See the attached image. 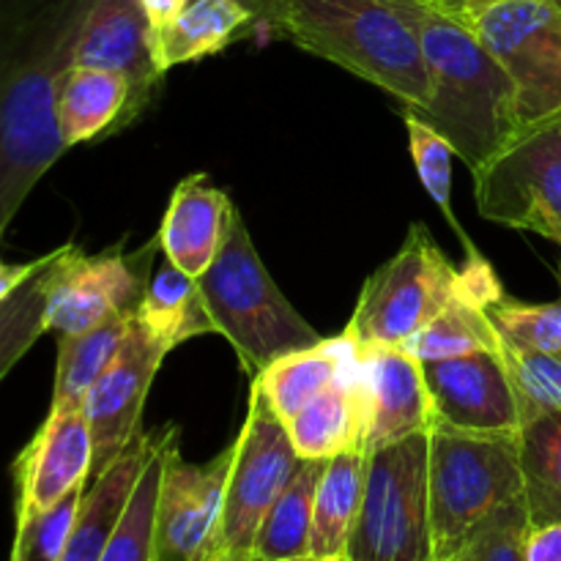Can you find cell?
<instances>
[{"instance_id": "cell-1", "label": "cell", "mask_w": 561, "mask_h": 561, "mask_svg": "<svg viewBox=\"0 0 561 561\" xmlns=\"http://www.w3.org/2000/svg\"><path fill=\"white\" fill-rule=\"evenodd\" d=\"M389 3L414 31L431 80V102L411 113L436 126L477 173L520 129L515 82L469 25L420 0Z\"/></svg>"}, {"instance_id": "cell-2", "label": "cell", "mask_w": 561, "mask_h": 561, "mask_svg": "<svg viewBox=\"0 0 561 561\" xmlns=\"http://www.w3.org/2000/svg\"><path fill=\"white\" fill-rule=\"evenodd\" d=\"M257 25L383 88L405 110L431 102L420 42L389 0H263Z\"/></svg>"}, {"instance_id": "cell-3", "label": "cell", "mask_w": 561, "mask_h": 561, "mask_svg": "<svg viewBox=\"0 0 561 561\" xmlns=\"http://www.w3.org/2000/svg\"><path fill=\"white\" fill-rule=\"evenodd\" d=\"M197 288L214 332L233 345L241 370L250 376L323 340L277 288L236 206L219 255L197 277Z\"/></svg>"}, {"instance_id": "cell-4", "label": "cell", "mask_w": 561, "mask_h": 561, "mask_svg": "<svg viewBox=\"0 0 561 561\" xmlns=\"http://www.w3.org/2000/svg\"><path fill=\"white\" fill-rule=\"evenodd\" d=\"M524 499L518 436L431 427L433 561H455L488 520Z\"/></svg>"}, {"instance_id": "cell-5", "label": "cell", "mask_w": 561, "mask_h": 561, "mask_svg": "<svg viewBox=\"0 0 561 561\" xmlns=\"http://www.w3.org/2000/svg\"><path fill=\"white\" fill-rule=\"evenodd\" d=\"M348 561H433L431 431L367 455L365 499Z\"/></svg>"}, {"instance_id": "cell-6", "label": "cell", "mask_w": 561, "mask_h": 561, "mask_svg": "<svg viewBox=\"0 0 561 561\" xmlns=\"http://www.w3.org/2000/svg\"><path fill=\"white\" fill-rule=\"evenodd\" d=\"M469 285V268H455L422 222L403 247L367 277L345 337L356 345H405Z\"/></svg>"}, {"instance_id": "cell-7", "label": "cell", "mask_w": 561, "mask_h": 561, "mask_svg": "<svg viewBox=\"0 0 561 561\" xmlns=\"http://www.w3.org/2000/svg\"><path fill=\"white\" fill-rule=\"evenodd\" d=\"M474 175L477 211L561 247V110L526 124Z\"/></svg>"}, {"instance_id": "cell-8", "label": "cell", "mask_w": 561, "mask_h": 561, "mask_svg": "<svg viewBox=\"0 0 561 561\" xmlns=\"http://www.w3.org/2000/svg\"><path fill=\"white\" fill-rule=\"evenodd\" d=\"M236 455L225 491L219 553L252 557L257 529L279 493L288 488L301 458L294 447L288 425L274 414L261 389L252 387L244 427L233 442Z\"/></svg>"}, {"instance_id": "cell-9", "label": "cell", "mask_w": 561, "mask_h": 561, "mask_svg": "<svg viewBox=\"0 0 561 561\" xmlns=\"http://www.w3.org/2000/svg\"><path fill=\"white\" fill-rule=\"evenodd\" d=\"M504 66L520 126L561 110V0H507L463 20Z\"/></svg>"}, {"instance_id": "cell-10", "label": "cell", "mask_w": 561, "mask_h": 561, "mask_svg": "<svg viewBox=\"0 0 561 561\" xmlns=\"http://www.w3.org/2000/svg\"><path fill=\"white\" fill-rule=\"evenodd\" d=\"M159 250V236L135 255H124V241L99 255H85L75 244L60 247L49 285L47 327L80 334L118 312H137Z\"/></svg>"}, {"instance_id": "cell-11", "label": "cell", "mask_w": 561, "mask_h": 561, "mask_svg": "<svg viewBox=\"0 0 561 561\" xmlns=\"http://www.w3.org/2000/svg\"><path fill=\"white\" fill-rule=\"evenodd\" d=\"M236 447L208 463L181 458L179 438L170 444L153 513L151 561H208L217 557L225 491Z\"/></svg>"}, {"instance_id": "cell-12", "label": "cell", "mask_w": 561, "mask_h": 561, "mask_svg": "<svg viewBox=\"0 0 561 561\" xmlns=\"http://www.w3.org/2000/svg\"><path fill=\"white\" fill-rule=\"evenodd\" d=\"M422 367L438 425L485 436H518L524 414L502 351L422 362Z\"/></svg>"}, {"instance_id": "cell-13", "label": "cell", "mask_w": 561, "mask_h": 561, "mask_svg": "<svg viewBox=\"0 0 561 561\" xmlns=\"http://www.w3.org/2000/svg\"><path fill=\"white\" fill-rule=\"evenodd\" d=\"M168 354V345L153 337L135 316L118 356L99 376L82 405L93 433L91 480H96L113 460H118L140 433L148 389Z\"/></svg>"}, {"instance_id": "cell-14", "label": "cell", "mask_w": 561, "mask_h": 561, "mask_svg": "<svg viewBox=\"0 0 561 561\" xmlns=\"http://www.w3.org/2000/svg\"><path fill=\"white\" fill-rule=\"evenodd\" d=\"M91 471L93 433L85 411H49L33 442L16 458V524H25L71 491L85 488Z\"/></svg>"}, {"instance_id": "cell-15", "label": "cell", "mask_w": 561, "mask_h": 561, "mask_svg": "<svg viewBox=\"0 0 561 561\" xmlns=\"http://www.w3.org/2000/svg\"><path fill=\"white\" fill-rule=\"evenodd\" d=\"M75 66L118 71L129 80L131 102L124 126L151 104L162 71L153 64L151 22L140 0H93L75 49Z\"/></svg>"}, {"instance_id": "cell-16", "label": "cell", "mask_w": 561, "mask_h": 561, "mask_svg": "<svg viewBox=\"0 0 561 561\" xmlns=\"http://www.w3.org/2000/svg\"><path fill=\"white\" fill-rule=\"evenodd\" d=\"M356 351L367 389V449L431 431L436 416L422 362L403 345H356Z\"/></svg>"}, {"instance_id": "cell-17", "label": "cell", "mask_w": 561, "mask_h": 561, "mask_svg": "<svg viewBox=\"0 0 561 561\" xmlns=\"http://www.w3.org/2000/svg\"><path fill=\"white\" fill-rule=\"evenodd\" d=\"M233 203L222 190L208 184L206 175H190L173 190L170 206L159 228L162 255L186 272L201 277L219 255Z\"/></svg>"}, {"instance_id": "cell-18", "label": "cell", "mask_w": 561, "mask_h": 561, "mask_svg": "<svg viewBox=\"0 0 561 561\" xmlns=\"http://www.w3.org/2000/svg\"><path fill=\"white\" fill-rule=\"evenodd\" d=\"M288 431L301 460H332L351 447L367 449V389L356 345L337 381L307 403Z\"/></svg>"}, {"instance_id": "cell-19", "label": "cell", "mask_w": 561, "mask_h": 561, "mask_svg": "<svg viewBox=\"0 0 561 561\" xmlns=\"http://www.w3.org/2000/svg\"><path fill=\"white\" fill-rule=\"evenodd\" d=\"M157 444L159 436L140 431L135 442L121 453V458L113 460L96 480H91L85 496H82L77 526L60 561H102L148 460L157 453Z\"/></svg>"}, {"instance_id": "cell-20", "label": "cell", "mask_w": 561, "mask_h": 561, "mask_svg": "<svg viewBox=\"0 0 561 561\" xmlns=\"http://www.w3.org/2000/svg\"><path fill=\"white\" fill-rule=\"evenodd\" d=\"M252 25H257L255 11L241 0H192L179 20L151 31L153 64L164 75L173 66L217 55Z\"/></svg>"}, {"instance_id": "cell-21", "label": "cell", "mask_w": 561, "mask_h": 561, "mask_svg": "<svg viewBox=\"0 0 561 561\" xmlns=\"http://www.w3.org/2000/svg\"><path fill=\"white\" fill-rule=\"evenodd\" d=\"M58 250L38 261L0 268V378L47 332L49 285Z\"/></svg>"}, {"instance_id": "cell-22", "label": "cell", "mask_w": 561, "mask_h": 561, "mask_svg": "<svg viewBox=\"0 0 561 561\" xmlns=\"http://www.w3.org/2000/svg\"><path fill=\"white\" fill-rule=\"evenodd\" d=\"M131 85L124 75L71 66L58 91V126L69 148L124 126Z\"/></svg>"}, {"instance_id": "cell-23", "label": "cell", "mask_w": 561, "mask_h": 561, "mask_svg": "<svg viewBox=\"0 0 561 561\" xmlns=\"http://www.w3.org/2000/svg\"><path fill=\"white\" fill-rule=\"evenodd\" d=\"M354 354V343L345 334L334 340H321L318 345L283 356L266 370L257 373L252 387L261 389L274 414L288 425L307 403L327 392Z\"/></svg>"}, {"instance_id": "cell-24", "label": "cell", "mask_w": 561, "mask_h": 561, "mask_svg": "<svg viewBox=\"0 0 561 561\" xmlns=\"http://www.w3.org/2000/svg\"><path fill=\"white\" fill-rule=\"evenodd\" d=\"M367 455L370 449L351 447L327 463L316 493L310 553L316 559H337L348 553L351 535L365 499Z\"/></svg>"}, {"instance_id": "cell-25", "label": "cell", "mask_w": 561, "mask_h": 561, "mask_svg": "<svg viewBox=\"0 0 561 561\" xmlns=\"http://www.w3.org/2000/svg\"><path fill=\"white\" fill-rule=\"evenodd\" d=\"M137 312H118L80 334H60L58 370H55L49 411H77L110 362L118 356Z\"/></svg>"}, {"instance_id": "cell-26", "label": "cell", "mask_w": 561, "mask_h": 561, "mask_svg": "<svg viewBox=\"0 0 561 561\" xmlns=\"http://www.w3.org/2000/svg\"><path fill=\"white\" fill-rule=\"evenodd\" d=\"M137 321L170 351L197 334H214V321L206 310L197 279L162 257L151 274L137 305Z\"/></svg>"}, {"instance_id": "cell-27", "label": "cell", "mask_w": 561, "mask_h": 561, "mask_svg": "<svg viewBox=\"0 0 561 561\" xmlns=\"http://www.w3.org/2000/svg\"><path fill=\"white\" fill-rule=\"evenodd\" d=\"M329 460H301L294 480L288 482L274 507L257 529L252 557L255 559H305L312 557V515H316V493Z\"/></svg>"}, {"instance_id": "cell-28", "label": "cell", "mask_w": 561, "mask_h": 561, "mask_svg": "<svg viewBox=\"0 0 561 561\" xmlns=\"http://www.w3.org/2000/svg\"><path fill=\"white\" fill-rule=\"evenodd\" d=\"M518 442L531 529L561 524V409L526 420Z\"/></svg>"}, {"instance_id": "cell-29", "label": "cell", "mask_w": 561, "mask_h": 561, "mask_svg": "<svg viewBox=\"0 0 561 561\" xmlns=\"http://www.w3.org/2000/svg\"><path fill=\"white\" fill-rule=\"evenodd\" d=\"M175 438H179V431H173V427L159 436L157 453L148 460L146 471H142L140 482H137L135 493H131L129 504H126L124 518H121L102 561H151L153 513H157L164 458H168V449Z\"/></svg>"}, {"instance_id": "cell-30", "label": "cell", "mask_w": 561, "mask_h": 561, "mask_svg": "<svg viewBox=\"0 0 561 561\" xmlns=\"http://www.w3.org/2000/svg\"><path fill=\"white\" fill-rule=\"evenodd\" d=\"M403 118H405V129H409L411 159H414L416 173H420L427 195H431L433 203L442 208L444 219H447L449 228L455 230V236L463 241L466 255L469 257L482 255V252H477L474 241L466 236L463 225L455 219V211H453V153H455L453 142H449L436 126L422 121L420 115H414L411 110H405Z\"/></svg>"}, {"instance_id": "cell-31", "label": "cell", "mask_w": 561, "mask_h": 561, "mask_svg": "<svg viewBox=\"0 0 561 561\" xmlns=\"http://www.w3.org/2000/svg\"><path fill=\"white\" fill-rule=\"evenodd\" d=\"M559 299L546 305H524L510 299L507 294L499 296L491 305V318L499 334L507 345L524 351H546L557 354L561 351V263L557 266Z\"/></svg>"}, {"instance_id": "cell-32", "label": "cell", "mask_w": 561, "mask_h": 561, "mask_svg": "<svg viewBox=\"0 0 561 561\" xmlns=\"http://www.w3.org/2000/svg\"><path fill=\"white\" fill-rule=\"evenodd\" d=\"M88 488V485H85ZM85 488H77L69 496L60 499L44 513L33 515L25 524H16L14 553L11 561H60L66 553V546L71 540V531L77 526L82 496Z\"/></svg>"}, {"instance_id": "cell-33", "label": "cell", "mask_w": 561, "mask_h": 561, "mask_svg": "<svg viewBox=\"0 0 561 561\" xmlns=\"http://www.w3.org/2000/svg\"><path fill=\"white\" fill-rule=\"evenodd\" d=\"M504 362L513 373L524 422L546 411L561 409V351H524L504 343Z\"/></svg>"}, {"instance_id": "cell-34", "label": "cell", "mask_w": 561, "mask_h": 561, "mask_svg": "<svg viewBox=\"0 0 561 561\" xmlns=\"http://www.w3.org/2000/svg\"><path fill=\"white\" fill-rule=\"evenodd\" d=\"M531 518L524 502L502 510L463 546L455 561H526Z\"/></svg>"}, {"instance_id": "cell-35", "label": "cell", "mask_w": 561, "mask_h": 561, "mask_svg": "<svg viewBox=\"0 0 561 561\" xmlns=\"http://www.w3.org/2000/svg\"><path fill=\"white\" fill-rule=\"evenodd\" d=\"M526 561H561V524L537 526L529 531Z\"/></svg>"}, {"instance_id": "cell-36", "label": "cell", "mask_w": 561, "mask_h": 561, "mask_svg": "<svg viewBox=\"0 0 561 561\" xmlns=\"http://www.w3.org/2000/svg\"><path fill=\"white\" fill-rule=\"evenodd\" d=\"M140 3L146 9L148 22H151V31H159V27H168L170 22L179 20L192 0H140Z\"/></svg>"}, {"instance_id": "cell-37", "label": "cell", "mask_w": 561, "mask_h": 561, "mask_svg": "<svg viewBox=\"0 0 561 561\" xmlns=\"http://www.w3.org/2000/svg\"><path fill=\"white\" fill-rule=\"evenodd\" d=\"M496 3H507V0H438L436 9H442L444 14L455 16V20H469L477 11H485Z\"/></svg>"}, {"instance_id": "cell-38", "label": "cell", "mask_w": 561, "mask_h": 561, "mask_svg": "<svg viewBox=\"0 0 561 561\" xmlns=\"http://www.w3.org/2000/svg\"><path fill=\"white\" fill-rule=\"evenodd\" d=\"M208 561H252V557H233V553H219V557H214Z\"/></svg>"}, {"instance_id": "cell-39", "label": "cell", "mask_w": 561, "mask_h": 561, "mask_svg": "<svg viewBox=\"0 0 561 561\" xmlns=\"http://www.w3.org/2000/svg\"><path fill=\"white\" fill-rule=\"evenodd\" d=\"M241 3H244V5H250V9H252V11H255V16H257V11H261L263 0H241Z\"/></svg>"}, {"instance_id": "cell-40", "label": "cell", "mask_w": 561, "mask_h": 561, "mask_svg": "<svg viewBox=\"0 0 561 561\" xmlns=\"http://www.w3.org/2000/svg\"><path fill=\"white\" fill-rule=\"evenodd\" d=\"M252 561H272V559H255V557H252ZM283 561H321V559H316V557H305V559H283Z\"/></svg>"}, {"instance_id": "cell-41", "label": "cell", "mask_w": 561, "mask_h": 561, "mask_svg": "<svg viewBox=\"0 0 561 561\" xmlns=\"http://www.w3.org/2000/svg\"><path fill=\"white\" fill-rule=\"evenodd\" d=\"M420 3H431V5H436L438 0H420Z\"/></svg>"}, {"instance_id": "cell-42", "label": "cell", "mask_w": 561, "mask_h": 561, "mask_svg": "<svg viewBox=\"0 0 561 561\" xmlns=\"http://www.w3.org/2000/svg\"><path fill=\"white\" fill-rule=\"evenodd\" d=\"M327 561H348L345 557H337V559H327Z\"/></svg>"}]
</instances>
